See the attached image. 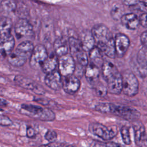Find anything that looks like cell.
I'll return each instance as SVG.
<instances>
[{
  "label": "cell",
  "instance_id": "cell-19",
  "mask_svg": "<svg viewBox=\"0 0 147 147\" xmlns=\"http://www.w3.org/2000/svg\"><path fill=\"white\" fill-rule=\"evenodd\" d=\"M34 48L33 43L30 41H25L21 42L14 51L20 56L26 59H29Z\"/></svg>",
  "mask_w": 147,
  "mask_h": 147
},
{
  "label": "cell",
  "instance_id": "cell-10",
  "mask_svg": "<svg viewBox=\"0 0 147 147\" xmlns=\"http://www.w3.org/2000/svg\"><path fill=\"white\" fill-rule=\"evenodd\" d=\"M133 125L134 133V141L138 147H147V137L144 125L137 121Z\"/></svg>",
  "mask_w": 147,
  "mask_h": 147
},
{
  "label": "cell",
  "instance_id": "cell-36",
  "mask_svg": "<svg viewBox=\"0 0 147 147\" xmlns=\"http://www.w3.org/2000/svg\"><path fill=\"white\" fill-rule=\"evenodd\" d=\"M64 144L59 142H52L47 144L40 145L39 147H64Z\"/></svg>",
  "mask_w": 147,
  "mask_h": 147
},
{
  "label": "cell",
  "instance_id": "cell-18",
  "mask_svg": "<svg viewBox=\"0 0 147 147\" xmlns=\"http://www.w3.org/2000/svg\"><path fill=\"white\" fill-rule=\"evenodd\" d=\"M122 24L127 29L134 30L138 28L139 20L137 16L133 13L124 14L120 18Z\"/></svg>",
  "mask_w": 147,
  "mask_h": 147
},
{
  "label": "cell",
  "instance_id": "cell-21",
  "mask_svg": "<svg viewBox=\"0 0 147 147\" xmlns=\"http://www.w3.org/2000/svg\"><path fill=\"white\" fill-rule=\"evenodd\" d=\"M137 63L139 64L138 71L142 77H145L146 75V47L141 49L137 54Z\"/></svg>",
  "mask_w": 147,
  "mask_h": 147
},
{
  "label": "cell",
  "instance_id": "cell-26",
  "mask_svg": "<svg viewBox=\"0 0 147 147\" xmlns=\"http://www.w3.org/2000/svg\"><path fill=\"white\" fill-rule=\"evenodd\" d=\"M7 61L14 67H21L25 64L27 59L20 56L14 51H12L7 56Z\"/></svg>",
  "mask_w": 147,
  "mask_h": 147
},
{
  "label": "cell",
  "instance_id": "cell-17",
  "mask_svg": "<svg viewBox=\"0 0 147 147\" xmlns=\"http://www.w3.org/2000/svg\"><path fill=\"white\" fill-rule=\"evenodd\" d=\"M15 45V40L11 34L0 40V56L6 57L13 51Z\"/></svg>",
  "mask_w": 147,
  "mask_h": 147
},
{
  "label": "cell",
  "instance_id": "cell-1",
  "mask_svg": "<svg viewBox=\"0 0 147 147\" xmlns=\"http://www.w3.org/2000/svg\"><path fill=\"white\" fill-rule=\"evenodd\" d=\"M91 33L102 53L110 58H115L114 38L109 29L103 24H97L92 28Z\"/></svg>",
  "mask_w": 147,
  "mask_h": 147
},
{
  "label": "cell",
  "instance_id": "cell-8",
  "mask_svg": "<svg viewBox=\"0 0 147 147\" xmlns=\"http://www.w3.org/2000/svg\"><path fill=\"white\" fill-rule=\"evenodd\" d=\"M14 81L18 86L25 89L31 90L37 94L41 95L45 92L44 88L42 86L28 78L17 75L15 77Z\"/></svg>",
  "mask_w": 147,
  "mask_h": 147
},
{
  "label": "cell",
  "instance_id": "cell-4",
  "mask_svg": "<svg viewBox=\"0 0 147 147\" xmlns=\"http://www.w3.org/2000/svg\"><path fill=\"white\" fill-rule=\"evenodd\" d=\"M89 130L91 133L105 141L113 139L118 133L117 126H106L99 122L91 123L89 125Z\"/></svg>",
  "mask_w": 147,
  "mask_h": 147
},
{
  "label": "cell",
  "instance_id": "cell-6",
  "mask_svg": "<svg viewBox=\"0 0 147 147\" xmlns=\"http://www.w3.org/2000/svg\"><path fill=\"white\" fill-rule=\"evenodd\" d=\"M57 66L59 73L63 76L72 75L76 69L74 59L72 55L69 53L60 56L58 59Z\"/></svg>",
  "mask_w": 147,
  "mask_h": 147
},
{
  "label": "cell",
  "instance_id": "cell-23",
  "mask_svg": "<svg viewBox=\"0 0 147 147\" xmlns=\"http://www.w3.org/2000/svg\"><path fill=\"white\" fill-rule=\"evenodd\" d=\"M12 21L7 17H3L0 20V40L11 34Z\"/></svg>",
  "mask_w": 147,
  "mask_h": 147
},
{
  "label": "cell",
  "instance_id": "cell-13",
  "mask_svg": "<svg viewBox=\"0 0 147 147\" xmlns=\"http://www.w3.org/2000/svg\"><path fill=\"white\" fill-rule=\"evenodd\" d=\"M33 33L32 25L27 20L21 18L16 23L15 25V33L18 39L24 37L31 36Z\"/></svg>",
  "mask_w": 147,
  "mask_h": 147
},
{
  "label": "cell",
  "instance_id": "cell-12",
  "mask_svg": "<svg viewBox=\"0 0 147 147\" xmlns=\"http://www.w3.org/2000/svg\"><path fill=\"white\" fill-rule=\"evenodd\" d=\"M80 87V82L76 76L72 75L64 76L62 81V88L67 94L72 95L78 91Z\"/></svg>",
  "mask_w": 147,
  "mask_h": 147
},
{
  "label": "cell",
  "instance_id": "cell-11",
  "mask_svg": "<svg viewBox=\"0 0 147 147\" xmlns=\"http://www.w3.org/2000/svg\"><path fill=\"white\" fill-rule=\"evenodd\" d=\"M105 80L107 83L108 92L112 94H119L122 92V79L119 72L111 75Z\"/></svg>",
  "mask_w": 147,
  "mask_h": 147
},
{
  "label": "cell",
  "instance_id": "cell-25",
  "mask_svg": "<svg viewBox=\"0 0 147 147\" xmlns=\"http://www.w3.org/2000/svg\"><path fill=\"white\" fill-rule=\"evenodd\" d=\"M89 56L91 62L94 63L99 67H101L103 63L102 53L97 47H94L89 51Z\"/></svg>",
  "mask_w": 147,
  "mask_h": 147
},
{
  "label": "cell",
  "instance_id": "cell-5",
  "mask_svg": "<svg viewBox=\"0 0 147 147\" xmlns=\"http://www.w3.org/2000/svg\"><path fill=\"white\" fill-rule=\"evenodd\" d=\"M122 91L128 96L136 95L138 92L139 82L136 76L130 71H126L122 75Z\"/></svg>",
  "mask_w": 147,
  "mask_h": 147
},
{
  "label": "cell",
  "instance_id": "cell-29",
  "mask_svg": "<svg viewBox=\"0 0 147 147\" xmlns=\"http://www.w3.org/2000/svg\"><path fill=\"white\" fill-rule=\"evenodd\" d=\"M75 57L76 58V60L78 62V63L83 66V67H86L88 63V60L87 55L86 53V52L83 51V49L80 50L75 54Z\"/></svg>",
  "mask_w": 147,
  "mask_h": 147
},
{
  "label": "cell",
  "instance_id": "cell-37",
  "mask_svg": "<svg viewBox=\"0 0 147 147\" xmlns=\"http://www.w3.org/2000/svg\"><path fill=\"white\" fill-rule=\"evenodd\" d=\"M139 24L144 28H146V13H144L138 18Z\"/></svg>",
  "mask_w": 147,
  "mask_h": 147
},
{
  "label": "cell",
  "instance_id": "cell-20",
  "mask_svg": "<svg viewBox=\"0 0 147 147\" xmlns=\"http://www.w3.org/2000/svg\"><path fill=\"white\" fill-rule=\"evenodd\" d=\"M57 62L58 59L56 54L48 55V57L42 63L40 68L44 73L48 74L55 70L57 66Z\"/></svg>",
  "mask_w": 147,
  "mask_h": 147
},
{
  "label": "cell",
  "instance_id": "cell-14",
  "mask_svg": "<svg viewBox=\"0 0 147 147\" xmlns=\"http://www.w3.org/2000/svg\"><path fill=\"white\" fill-rule=\"evenodd\" d=\"M44 82L50 88L53 90H59L62 87L61 75L59 71L54 70L51 72L47 74L44 79Z\"/></svg>",
  "mask_w": 147,
  "mask_h": 147
},
{
  "label": "cell",
  "instance_id": "cell-30",
  "mask_svg": "<svg viewBox=\"0 0 147 147\" xmlns=\"http://www.w3.org/2000/svg\"><path fill=\"white\" fill-rule=\"evenodd\" d=\"M120 132L123 142L126 145H130L131 141L129 127L126 126H122L121 128Z\"/></svg>",
  "mask_w": 147,
  "mask_h": 147
},
{
  "label": "cell",
  "instance_id": "cell-40",
  "mask_svg": "<svg viewBox=\"0 0 147 147\" xmlns=\"http://www.w3.org/2000/svg\"><path fill=\"white\" fill-rule=\"evenodd\" d=\"M106 143L99 141H94L91 144V147H105Z\"/></svg>",
  "mask_w": 147,
  "mask_h": 147
},
{
  "label": "cell",
  "instance_id": "cell-34",
  "mask_svg": "<svg viewBox=\"0 0 147 147\" xmlns=\"http://www.w3.org/2000/svg\"><path fill=\"white\" fill-rule=\"evenodd\" d=\"M57 137V134L56 132L52 130H48L45 135V138L49 142L55 141Z\"/></svg>",
  "mask_w": 147,
  "mask_h": 147
},
{
  "label": "cell",
  "instance_id": "cell-9",
  "mask_svg": "<svg viewBox=\"0 0 147 147\" xmlns=\"http://www.w3.org/2000/svg\"><path fill=\"white\" fill-rule=\"evenodd\" d=\"M114 38L115 56L119 58L123 57L129 48L130 45L129 38L126 35L121 33H117Z\"/></svg>",
  "mask_w": 147,
  "mask_h": 147
},
{
  "label": "cell",
  "instance_id": "cell-2",
  "mask_svg": "<svg viewBox=\"0 0 147 147\" xmlns=\"http://www.w3.org/2000/svg\"><path fill=\"white\" fill-rule=\"evenodd\" d=\"M95 110L102 113L111 114L124 119L135 121L140 117V113L134 108L111 103H100L95 106Z\"/></svg>",
  "mask_w": 147,
  "mask_h": 147
},
{
  "label": "cell",
  "instance_id": "cell-45",
  "mask_svg": "<svg viewBox=\"0 0 147 147\" xmlns=\"http://www.w3.org/2000/svg\"><path fill=\"white\" fill-rule=\"evenodd\" d=\"M146 0H145V3H146Z\"/></svg>",
  "mask_w": 147,
  "mask_h": 147
},
{
  "label": "cell",
  "instance_id": "cell-3",
  "mask_svg": "<svg viewBox=\"0 0 147 147\" xmlns=\"http://www.w3.org/2000/svg\"><path fill=\"white\" fill-rule=\"evenodd\" d=\"M21 108L27 115L40 121H52L56 118L53 111L48 108L31 104H23L21 105Z\"/></svg>",
  "mask_w": 147,
  "mask_h": 147
},
{
  "label": "cell",
  "instance_id": "cell-42",
  "mask_svg": "<svg viewBox=\"0 0 147 147\" xmlns=\"http://www.w3.org/2000/svg\"><path fill=\"white\" fill-rule=\"evenodd\" d=\"M122 2L127 6H132L133 5L134 3H136L137 1V0H122Z\"/></svg>",
  "mask_w": 147,
  "mask_h": 147
},
{
  "label": "cell",
  "instance_id": "cell-22",
  "mask_svg": "<svg viewBox=\"0 0 147 147\" xmlns=\"http://www.w3.org/2000/svg\"><path fill=\"white\" fill-rule=\"evenodd\" d=\"M53 48L56 55L60 57L68 53V43L63 38H58L54 42Z\"/></svg>",
  "mask_w": 147,
  "mask_h": 147
},
{
  "label": "cell",
  "instance_id": "cell-43",
  "mask_svg": "<svg viewBox=\"0 0 147 147\" xmlns=\"http://www.w3.org/2000/svg\"><path fill=\"white\" fill-rule=\"evenodd\" d=\"M7 105V102L5 99L0 98V106H6Z\"/></svg>",
  "mask_w": 147,
  "mask_h": 147
},
{
  "label": "cell",
  "instance_id": "cell-24",
  "mask_svg": "<svg viewBox=\"0 0 147 147\" xmlns=\"http://www.w3.org/2000/svg\"><path fill=\"white\" fill-rule=\"evenodd\" d=\"M100 69V74L103 79L106 80L111 75L119 72L117 67L110 61H103Z\"/></svg>",
  "mask_w": 147,
  "mask_h": 147
},
{
  "label": "cell",
  "instance_id": "cell-35",
  "mask_svg": "<svg viewBox=\"0 0 147 147\" xmlns=\"http://www.w3.org/2000/svg\"><path fill=\"white\" fill-rule=\"evenodd\" d=\"M12 124V121L10 119L4 115H0V125L2 126H9Z\"/></svg>",
  "mask_w": 147,
  "mask_h": 147
},
{
  "label": "cell",
  "instance_id": "cell-27",
  "mask_svg": "<svg viewBox=\"0 0 147 147\" xmlns=\"http://www.w3.org/2000/svg\"><path fill=\"white\" fill-rule=\"evenodd\" d=\"M68 47L71 52L74 55L78 51L82 49L79 40L74 37H69L68 40Z\"/></svg>",
  "mask_w": 147,
  "mask_h": 147
},
{
  "label": "cell",
  "instance_id": "cell-16",
  "mask_svg": "<svg viewBox=\"0 0 147 147\" xmlns=\"http://www.w3.org/2000/svg\"><path fill=\"white\" fill-rule=\"evenodd\" d=\"M79 40L82 49L86 52H89L95 47V41L94 38L91 31H90L89 30H84L82 31Z\"/></svg>",
  "mask_w": 147,
  "mask_h": 147
},
{
  "label": "cell",
  "instance_id": "cell-41",
  "mask_svg": "<svg viewBox=\"0 0 147 147\" xmlns=\"http://www.w3.org/2000/svg\"><path fill=\"white\" fill-rule=\"evenodd\" d=\"M105 147H123L120 144L115 143L114 142H109L106 143Z\"/></svg>",
  "mask_w": 147,
  "mask_h": 147
},
{
  "label": "cell",
  "instance_id": "cell-32",
  "mask_svg": "<svg viewBox=\"0 0 147 147\" xmlns=\"http://www.w3.org/2000/svg\"><path fill=\"white\" fill-rule=\"evenodd\" d=\"M95 84V86L94 87V89H95L96 94L100 97L105 96L108 92L107 88L106 86H105L102 83L97 82Z\"/></svg>",
  "mask_w": 147,
  "mask_h": 147
},
{
  "label": "cell",
  "instance_id": "cell-44",
  "mask_svg": "<svg viewBox=\"0 0 147 147\" xmlns=\"http://www.w3.org/2000/svg\"><path fill=\"white\" fill-rule=\"evenodd\" d=\"M64 147H76V146H74V145H68V146H64Z\"/></svg>",
  "mask_w": 147,
  "mask_h": 147
},
{
  "label": "cell",
  "instance_id": "cell-39",
  "mask_svg": "<svg viewBox=\"0 0 147 147\" xmlns=\"http://www.w3.org/2000/svg\"><path fill=\"white\" fill-rule=\"evenodd\" d=\"M146 37H147L146 32L145 31V32H144L141 34V37H140L141 42L142 45L144 47H146V42H147Z\"/></svg>",
  "mask_w": 147,
  "mask_h": 147
},
{
  "label": "cell",
  "instance_id": "cell-28",
  "mask_svg": "<svg viewBox=\"0 0 147 147\" xmlns=\"http://www.w3.org/2000/svg\"><path fill=\"white\" fill-rule=\"evenodd\" d=\"M16 7L15 2L13 0H2L1 3V10L6 13L13 11Z\"/></svg>",
  "mask_w": 147,
  "mask_h": 147
},
{
  "label": "cell",
  "instance_id": "cell-15",
  "mask_svg": "<svg viewBox=\"0 0 147 147\" xmlns=\"http://www.w3.org/2000/svg\"><path fill=\"white\" fill-rule=\"evenodd\" d=\"M84 75L87 81L91 84H95L98 82L100 75V67L90 62L88 63L85 69Z\"/></svg>",
  "mask_w": 147,
  "mask_h": 147
},
{
  "label": "cell",
  "instance_id": "cell-31",
  "mask_svg": "<svg viewBox=\"0 0 147 147\" xmlns=\"http://www.w3.org/2000/svg\"><path fill=\"white\" fill-rule=\"evenodd\" d=\"M110 14L111 17L115 20H118L122 16L123 10L122 7L119 5H115L112 7Z\"/></svg>",
  "mask_w": 147,
  "mask_h": 147
},
{
  "label": "cell",
  "instance_id": "cell-33",
  "mask_svg": "<svg viewBox=\"0 0 147 147\" xmlns=\"http://www.w3.org/2000/svg\"><path fill=\"white\" fill-rule=\"evenodd\" d=\"M133 10H138L144 13H146V3L142 1H137L133 5L130 6Z\"/></svg>",
  "mask_w": 147,
  "mask_h": 147
},
{
  "label": "cell",
  "instance_id": "cell-38",
  "mask_svg": "<svg viewBox=\"0 0 147 147\" xmlns=\"http://www.w3.org/2000/svg\"><path fill=\"white\" fill-rule=\"evenodd\" d=\"M36 133L35 130L32 127H28L26 129V136L29 138H33L36 136Z\"/></svg>",
  "mask_w": 147,
  "mask_h": 147
},
{
  "label": "cell",
  "instance_id": "cell-7",
  "mask_svg": "<svg viewBox=\"0 0 147 147\" xmlns=\"http://www.w3.org/2000/svg\"><path fill=\"white\" fill-rule=\"evenodd\" d=\"M48 53L45 47L38 44L34 47L31 55L29 57V64L30 67L35 69L41 67L42 63L48 57Z\"/></svg>",
  "mask_w": 147,
  "mask_h": 147
}]
</instances>
